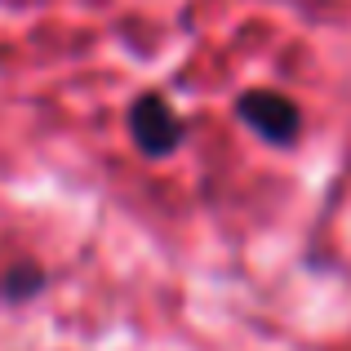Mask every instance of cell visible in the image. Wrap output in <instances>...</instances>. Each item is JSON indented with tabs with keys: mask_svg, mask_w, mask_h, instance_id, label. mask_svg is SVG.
<instances>
[{
	"mask_svg": "<svg viewBox=\"0 0 351 351\" xmlns=\"http://www.w3.org/2000/svg\"><path fill=\"white\" fill-rule=\"evenodd\" d=\"M40 289H45V271L36 263H14L5 271V280H0V298H5V302H27V298H36Z\"/></svg>",
	"mask_w": 351,
	"mask_h": 351,
	"instance_id": "3957f363",
	"label": "cell"
},
{
	"mask_svg": "<svg viewBox=\"0 0 351 351\" xmlns=\"http://www.w3.org/2000/svg\"><path fill=\"white\" fill-rule=\"evenodd\" d=\"M129 138H134V147L147 160H169L182 147V138H187V125L169 107V98L147 89V94H138L129 103Z\"/></svg>",
	"mask_w": 351,
	"mask_h": 351,
	"instance_id": "6da1fadb",
	"label": "cell"
},
{
	"mask_svg": "<svg viewBox=\"0 0 351 351\" xmlns=\"http://www.w3.org/2000/svg\"><path fill=\"white\" fill-rule=\"evenodd\" d=\"M236 116L240 125H249L263 143L271 147H293L302 134V112L293 98L276 94V89H245L236 98Z\"/></svg>",
	"mask_w": 351,
	"mask_h": 351,
	"instance_id": "7a4b0ae2",
	"label": "cell"
}]
</instances>
